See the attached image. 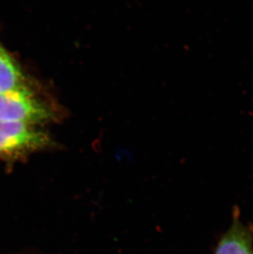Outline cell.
I'll list each match as a JSON object with an SVG mask.
<instances>
[{
	"label": "cell",
	"instance_id": "cell-1",
	"mask_svg": "<svg viewBox=\"0 0 253 254\" xmlns=\"http://www.w3.org/2000/svg\"><path fill=\"white\" fill-rule=\"evenodd\" d=\"M56 105L41 96L36 90L0 93V122L45 125L60 119Z\"/></svg>",
	"mask_w": 253,
	"mask_h": 254
},
{
	"label": "cell",
	"instance_id": "cell-2",
	"mask_svg": "<svg viewBox=\"0 0 253 254\" xmlns=\"http://www.w3.org/2000/svg\"><path fill=\"white\" fill-rule=\"evenodd\" d=\"M51 144V137L36 125L0 122V158L20 157Z\"/></svg>",
	"mask_w": 253,
	"mask_h": 254
},
{
	"label": "cell",
	"instance_id": "cell-3",
	"mask_svg": "<svg viewBox=\"0 0 253 254\" xmlns=\"http://www.w3.org/2000/svg\"><path fill=\"white\" fill-rule=\"evenodd\" d=\"M214 254H253V225L243 223L239 207L234 209L231 226L220 238Z\"/></svg>",
	"mask_w": 253,
	"mask_h": 254
},
{
	"label": "cell",
	"instance_id": "cell-4",
	"mask_svg": "<svg viewBox=\"0 0 253 254\" xmlns=\"http://www.w3.org/2000/svg\"><path fill=\"white\" fill-rule=\"evenodd\" d=\"M36 90L16 60L0 45V93Z\"/></svg>",
	"mask_w": 253,
	"mask_h": 254
}]
</instances>
